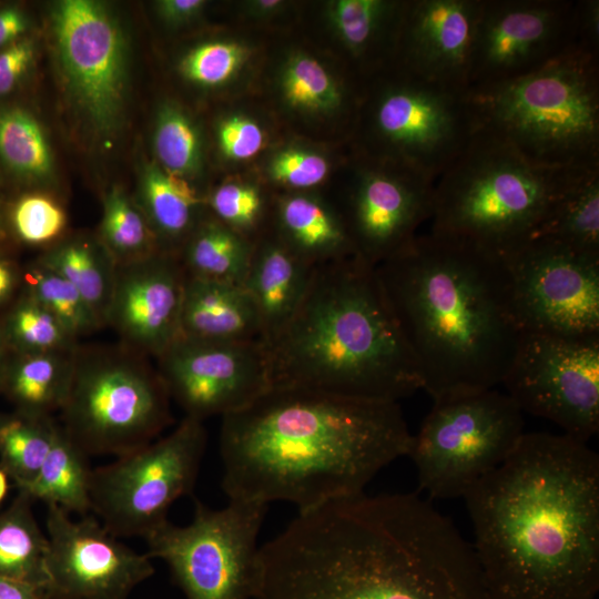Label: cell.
<instances>
[{
	"label": "cell",
	"instance_id": "cell-23",
	"mask_svg": "<svg viewBox=\"0 0 599 599\" xmlns=\"http://www.w3.org/2000/svg\"><path fill=\"white\" fill-rule=\"evenodd\" d=\"M272 222V233L313 267L356 256L337 207L317 194L280 195L273 203Z\"/></svg>",
	"mask_w": 599,
	"mask_h": 599
},
{
	"label": "cell",
	"instance_id": "cell-37",
	"mask_svg": "<svg viewBox=\"0 0 599 599\" xmlns=\"http://www.w3.org/2000/svg\"><path fill=\"white\" fill-rule=\"evenodd\" d=\"M28 296L47 308L77 339L103 325L79 291L64 277L39 264L24 274Z\"/></svg>",
	"mask_w": 599,
	"mask_h": 599
},
{
	"label": "cell",
	"instance_id": "cell-11",
	"mask_svg": "<svg viewBox=\"0 0 599 599\" xmlns=\"http://www.w3.org/2000/svg\"><path fill=\"white\" fill-rule=\"evenodd\" d=\"M213 509L195 501L185 526L166 520L145 537L186 599H254L257 537L267 510L258 501L229 499Z\"/></svg>",
	"mask_w": 599,
	"mask_h": 599
},
{
	"label": "cell",
	"instance_id": "cell-39",
	"mask_svg": "<svg viewBox=\"0 0 599 599\" xmlns=\"http://www.w3.org/2000/svg\"><path fill=\"white\" fill-rule=\"evenodd\" d=\"M154 148L159 161L170 173L185 179L201 166L200 132L191 118L174 104H165L159 112Z\"/></svg>",
	"mask_w": 599,
	"mask_h": 599
},
{
	"label": "cell",
	"instance_id": "cell-48",
	"mask_svg": "<svg viewBox=\"0 0 599 599\" xmlns=\"http://www.w3.org/2000/svg\"><path fill=\"white\" fill-rule=\"evenodd\" d=\"M0 599H50V593L30 582L0 577Z\"/></svg>",
	"mask_w": 599,
	"mask_h": 599
},
{
	"label": "cell",
	"instance_id": "cell-53",
	"mask_svg": "<svg viewBox=\"0 0 599 599\" xmlns=\"http://www.w3.org/2000/svg\"><path fill=\"white\" fill-rule=\"evenodd\" d=\"M3 331L0 327V380L2 378Z\"/></svg>",
	"mask_w": 599,
	"mask_h": 599
},
{
	"label": "cell",
	"instance_id": "cell-3",
	"mask_svg": "<svg viewBox=\"0 0 599 599\" xmlns=\"http://www.w3.org/2000/svg\"><path fill=\"white\" fill-rule=\"evenodd\" d=\"M412 437L397 402L271 386L222 417V488L229 499L308 510L364 493Z\"/></svg>",
	"mask_w": 599,
	"mask_h": 599
},
{
	"label": "cell",
	"instance_id": "cell-54",
	"mask_svg": "<svg viewBox=\"0 0 599 599\" xmlns=\"http://www.w3.org/2000/svg\"><path fill=\"white\" fill-rule=\"evenodd\" d=\"M0 231H1V216H0Z\"/></svg>",
	"mask_w": 599,
	"mask_h": 599
},
{
	"label": "cell",
	"instance_id": "cell-17",
	"mask_svg": "<svg viewBox=\"0 0 599 599\" xmlns=\"http://www.w3.org/2000/svg\"><path fill=\"white\" fill-rule=\"evenodd\" d=\"M170 398L202 420L237 412L271 387L260 341L229 342L179 335L156 358Z\"/></svg>",
	"mask_w": 599,
	"mask_h": 599
},
{
	"label": "cell",
	"instance_id": "cell-52",
	"mask_svg": "<svg viewBox=\"0 0 599 599\" xmlns=\"http://www.w3.org/2000/svg\"><path fill=\"white\" fill-rule=\"evenodd\" d=\"M9 476L7 473L0 467V502L6 497L9 488L8 484Z\"/></svg>",
	"mask_w": 599,
	"mask_h": 599
},
{
	"label": "cell",
	"instance_id": "cell-47",
	"mask_svg": "<svg viewBox=\"0 0 599 599\" xmlns=\"http://www.w3.org/2000/svg\"><path fill=\"white\" fill-rule=\"evenodd\" d=\"M205 3L203 0H162L158 2V10L166 23L181 26L199 16Z\"/></svg>",
	"mask_w": 599,
	"mask_h": 599
},
{
	"label": "cell",
	"instance_id": "cell-14",
	"mask_svg": "<svg viewBox=\"0 0 599 599\" xmlns=\"http://www.w3.org/2000/svg\"><path fill=\"white\" fill-rule=\"evenodd\" d=\"M505 260L520 333L599 337V258L538 237Z\"/></svg>",
	"mask_w": 599,
	"mask_h": 599
},
{
	"label": "cell",
	"instance_id": "cell-20",
	"mask_svg": "<svg viewBox=\"0 0 599 599\" xmlns=\"http://www.w3.org/2000/svg\"><path fill=\"white\" fill-rule=\"evenodd\" d=\"M480 8L481 0L406 1L392 68L468 91Z\"/></svg>",
	"mask_w": 599,
	"mask_h": 599
},
{
	"label": "cell",
	"instance_id": "cell-27",
	"mask_svg": "<svg viewBox=\"0 0 599 599\" xmlns=\"http://www.w3.org/2000/svg\"><path fill=\"white\" fill-rule=\"evenodd\" d=\"M74 351L20 354L10 365L1 380L4 379L20 414L50 417L62 408L71 383Z\"/></svg>",
	"mask_w": 599,
	"mask_h": 599
},
{
	"label": "cell",
	"instance_id": "cell-43",
	"mask_svg": "<svg viewBox=\"0 0 599 599\" xmlns=\"http://www.w3.org/2000/svg\"><path fill=\"white\" fill-rule=\"evenodd\" d=\"M11 217L18 236L32 245L53 242L67 224V215L61 205L41 193L22 196L16 203Z\"/></svg>",
	"mask_w": 599,
	"mask_h": 599
},
{
	"label": "cell",
	"instance_id": "cell-49",
	"mask_svg": "<svg viewBox=\"0 0 599 599\" xmlns=\"http://www.w3.org/2000/svg\"><path fill=\"white\" fill-rule=\"evenodd\" d=\"M24 14L16 8L0 10V47L9 45L27 29Z\"/></svg>",
	"mask_w": 599,
	"mask_h": 599
},
{
	"label": "cell",
	"instance_id": "cell-2",
	"mask_svg": "<svg viewBox=\"0 0 599 599\" xmlns=\"http://www.w3.org/2000/svg\"><path fill=\"white\" fill-rule=\"evenodd\" d=\"M494 599H593L599 456L566 434L524 433L463 496Z\"/></svg>",
	"mask_w": 599,
	"mask_h": 599
},
{
	"label": "cell",
	"instance_id": "cell-41",
	"mask_svg": "<svg viewBox=\"0 0 599 599\" xmlns=\"http://www.w3.org/2000/svg\"><path fill=\"white\" fill-rule=\"evenodd\" d=\"M251 55L250 48L238 41L204 42L189 51L180 63L182 74L202 87H220L232 80Z\"/></svg>",
	"mask_w": 599,
	"mask_h": 599
},
{
	"label": "cell",
	"instance_id": "cell-18",
	"mask_svg": "<svg viewBox=\"0 0 599 599\" xmlns=\"http://www.w3.org/2000/svg\"><path fill=\"white\" fill-rule=\"evenodd\" d=\"M50 598L128 599L154 573L151 558L110 534L93 517L73 520L55 505H47Z\"/></svg>",
	"mask_w": 599,
	"mask_h": 599
},
{
	"label": "cell",
	"instance_id": "cell-1",
	"mask_svg": "<svg viewBox=\"0 0 599 599\" xmlns=\"http://www.w3.org/2000/svg\"><path fill=\"white\" fill-rule=\"evenodd\" d=\"M254 599H494L473 545L417 494L362 493L258 548Z\"/></svg>",
	"mask_w": 599,
	"mask_h": 599
},
{
	"label": "cell",
	"instance_id": "cell-12",
	"mask_svg": "<svg viewBox=\"0 0 599 599\" xmlns=\"http://www.w3.org/2000/svg\"><path fill=\"white\" fill-rule=\"evenodd\" d=\"M206 446L203 422L185 416L166 436L91 471V510L115 537H148L190 495Z\"/></svg>",
	"mask_w": 599,
	"mask_h": 599
},
{
	"label": "cell",
	"instance_id": "cell-50",
	"mask_svg": "<svg viewBox=\"0 0 599 599\" xmlns=\"http://www.w3.org/2000/svg\"><path fill=\"white\" fill-rule=\"evenodd\" d=\"M286 2L281 0H252L243 4L244 13L254 19H268L280 13Z\"/></svg>",
	"mask_w": 599,
	"mask_h": 599
},
{
	"label": "cell",
	"instance_id": "cell-22",
	"mask_svg": "<svg viewBox=\"0 0 599 599\" xmlns=\"http://www.w3.org/2000/svg\"><path fill=\"white\" fill-rule=\"evenodd\" d=\"M313 270L272 232L262 234L254 242L243 287L258 311L263 345L272 341L293 316Z\"/></svg>",
	"mask_w": 599,
	"mask_h": 599
},
{
	"label": "cell",
	"instance_id": "cell-6",
	"mask_svg": "<svg viewBox=\"0 0 599 599\" xmlns=\"http://www.w3.org/2000/svg\"><path fill=\"white\" fill-rule=\"evenodd\" d=\"M597 170L536 164L479 130L435 181L429 232L507 257L537 238L564 196Z\"/></svg>",
	"mask_w": 599,
	"mask_h": 599
},
{
	"label": "cell",
	"instance_id": "cell-38",
	"mask_svg": "<svg viewBox=\"0 0 599 599\" xmlns=\"http://www.w3.org/2000/svg\"><path fill=\"white\" fill-rule=\"evenodd\" d=\"M3 334L20 354L73 352L78 347V339L28 295L10 313Z\"/></svg>",
	"mask_w": 599,
	"mask_h": 599
},
{
	"label": "cell",
	"instance_id": "cell-51",
	"mask_svg": "<svg viewBox=\"0 0 599 599\" xmlns=\"http://www.w3.org/2000/svg\"><path fill=\"white\" fill-rule=\"evenodd\" d=\"M18 283V272L6 260L0 258V303L7 301Z\"/></svg>",
	"mask_w": 599,
	"mask_h": 599
},
{
	"label": "cell",
	"instance_id": "cell-55",
	"mask_svg": "<svg viewBox=\"0 0 599 599\" xmlns=\"http://www.w3.org/2000/svg\"><path fill=\"white\" fill-rule=\"evenodd\" d=\"M50 599H61V598H50Z\"/></svg>",
	"mask_w": 599,
	"mask_h": 599
},
{
	"label": "cell",
	"instance_id": "cell-30",
	"mask_svg": "<svg viewBox=\"0 0 599 599\" xmlns=\"http://www.w3.org/2000/svg\"><path fill=\"white\" fill-rule=\"evenodd\" d=\"M82 453L57 424L49 453L37 476L19 491L32 500L55 505L68 512L91 510V471Z\"/></svg>",
	"mask_w": 599,
	"mask_h": 599
},
{
	"label": "cell",
	"instance_id": "cell-28",
	"mask_svg": "<svg viewBox=\"0 0 599 599\" xmlns=\"http://www.w3.org/2000/svg\"><path fill=\"white\" fill-rule=\"evenodd\" d=\"M253 244L210 215L189 235L177 258L186 276L243 285Z\"/></svg>",
	"mask_w": 599,
	"mask_h": 599
},
{
	"label": "cell",
	"instance_id": "cell-9",
	"mask_svg": "<svg viewBox=\"0 0 599 599\" xmlns=\"http://www.w3.org/2000/svg\"><path fill=\"white\" fill-rule=\"evenodd\" d=\"M524 427V413L495 388L434 400L407 454L419 488L435 499L463 497L510 455Z\"/></svg>",
	"mask_w": 599,
	"mask_h": 599
},
{
	"label": "cell",
	"instance_id": "cell-45",
	"mask_svg": "<svg viewBox=\"0 0 599 599\" xmlns=\"http://www.w3.org/2000/svg\"><path fill=\"white\" fill-rule=\"evenodd\" d=\"M34 57L30 40H17L0 51V95L10 92L28 71Z\"/></svg>",
	"mask_w": 599,
	"mask_h": 599
},
{
	"label": "cell",
	"instance_id": "cell-7",
	"mask_svg": "<svg viewBox=\"0 0 599 599\" xmlns=\"http://www.w3.org/2000/svg\"><path fill=\"white\" fill-rule=\"evenodd\" d=\"M477 131L548 167L599 169V55L573 48L539 69L469 89Z\"/></svg>",
	"mask_w": 599,
	"mask_h": 599
},
{
	"label": "cell",
	"instance_id": "cell-35",
	"mask_svg": "<svg viewBox=\"0 0 599 599\" xmlns=\"http://www.w3.org/2000/svg\"><path fill=\"white\" fill-rule=\"evenodd\" d=\"M57 423L20 414L0 420V467L18 488L39 473L52 444Z\"/></svg>",
	"mask_w": 599,
	"mask_h": 599
},
{
	"label": "cell",
	"instance_id": "cell-36",
	"mask_svg": "<svg viewBox=\"0 0 599 599\" xmlns=\"http://www.w3.org/2000/svg\"><path fill=\"white\" fill-rule=\"evenodd\" d=\"M0 158L20 175L42 180L52 169V156L37 120L18 108L0 110Z\"/></svg>",
	"mask_w": 599,
	"mask_h": 599
},
{
	"label": "cell",
	"instance_id": "cell-13",
	"mask_svg": "<svg viewBox=\"0 0 599 599\" xmlns=\"http://www.w3.org/2000/svg\"><path fill=\"white\" fill-rule=\"evenodd\" d=\"M501 384L522 413L587 443L599 429V337L520 333Z\"/></svg>",
	"mask_w": 599,
	"mask_h": 599
},
{
	"label": "cell",
	"instance_id": "cell-34",
	"mask_svg": "<svg viewBox=\"0 0 599 599\" xmlns=\"http://www.w3.org/2000/svg\"><path fill=\"white\" fill-rule=\"evenodd\" d=\"M99 240L116 265L162 253L143 211L120 187H113L103 199Z\"/></svg>",
	"mask_w": 599,
	"mask_h": 599
},
{
	"label": "cell",
	"instance_id": "cell-16",
	"mask_svg": "<svg viewBox=\"0 0 599 599\" xmlns=\"http://www.w3.org/2000/svg\"><path fill=\"white\" fill-rule=\"evenodd\" d=\"M573 48L575 1L481 0L468 90L517 79Z\"/></svg>",
	"mask_w": 599,
	"mask_h": 599
},
{
	"label": "cell",
	"instance_id": "cell-46",
	"mask_svg": "<svg viewBox=\"0 0 599 599\" xmlns=\"http://www.w3.org/2000/svg\"><path fill=\"white\" fill-rule=\"evenodd\" d=\"M577 48L599 55V0L575 1Z\"/></svg>",
	"mask_w": 599,
	"mask_h": 599
},
{
	"label": "cell",
	"instance_id": "cell-21",
	"mask_svg": "<svg viewBox=\"0 0 599 599\" xmlns=\"http://www.w3.org/2000/svg\"><path fill=\"white\" fill-rule=\"evenodd\" d=\"M185 274L177 256L156 253L116 265L106 325L122 345L158 358L180 335Z\"/></svg>",
	"mask_w": 599,
	"mask_h": 599
},
{
	"label": "cell",
	"instance_id": "cell-29",
	"mask_svg": "<svg viewBox=\"0 0 599 599\" xmlns=\"http://www.w3.org/2000/svg\"><path fill=\"white\" fill-rule=\"evenodd\" d=\"M38 263L69 281L106 325L116 264L100 240H68L48 250Z\"/></svg>",
	"mask_w": 599,
	"mask_h": 599
},
{
	"label": "cell",
	"instance_id": "cell-40",
	"mask_svg": "<svg viewBox=\"0 0 599 599\" xmlns=\"http://www.w3.org/2000/svg\"><path fill=\"white\" fill-rule=\"evenodd\" d=\"M205 205L217 221L254 243L266 220L268 202L254 183L226 181L205 199Z\"/></svg>",
	"mask_w": 599,
	"mask_h": 599
},
{
	"label": "cell",
	"instance_id": "cell-15",
	"mask_svg": "<svg viewBox=\"0 0 599 599\" xmlns=\"http://www.w3.org/2000/svg\"><path fill=\"white\" fill-rule=\"evenodd\" d=\"M59 63L67 85L93 128L112 133L122 115L126 48L123 33L100 3L64 0L52 11Z\"/></svg>",
	"mask_w": 599,
	"mask_h": 599
},
{
	"label": "cell",
	"instance_id": "cell-25",
	"mask_svg": "<svg viewBox=\"0 0 599 599\" xmlns=\"http://www.w3.org/2000/svg\"><path fill=\"white\" fill-rule=\"evenodd\" d=\"M405 4L392 0L329 1L328 26L352 61L362 65L388 62L393 67Z\"/></svg>",
	"mask_w": 599,
	"mask_h": 599
},
{
	"label": "cell",
	"instance_id": "cell-24",
	"mask_svg": "<svg viewBox=\"0 0 599 599\" xmlns=\"http://www.w3.org/2000/svg\"><path fill=\"white\" fill-rule=\"evenodd\" d=\"M180 335L206 341L262 342V324L243 285L185 275Z\"/></svg>",
	"mask_w": 599,
	"mask_h": 599
},
{
	"label": "cell",
	"instance_id": "cell-31",
	"mask_svg": "<svg viewBox=\"0 0 599 599\" xmlns=\"http://www.w3.org/2000/svg\"><path fill=\"white\" fill-rule=\"evenodd\" d=\"M32 499L24 493L0 512V577L22 580L49 591V540L39 527Z\"/></svg>",
	"mask_w": 599,
	"mask_h": 599
},
{
	"label": "cell",
	"instance_id": "cell-32",
	"mask_svg": "<svg viewBox=\"0 0 599 599\" xmlns=\"http://www.w3.org/2000/svg\"><path fill=\"white\" fill-rule=\"evenodd\" d=\"M278 88L283 101L303 114L329 116L342 113L349 105L344 83L304 52H295L284 61Z\"/></svg>",
	"mask_w": 599,
	"mask_h": 599
},
{
	"label": "cell",
	"instance_id": "cell-42",
	"mask_svg": "<svg viewBox=\"0 0 599 599\" xmlns=\"http://www.w3.org/2000/svg\"><path fill=\"white\" fill-rule=\"evenodd\" d=\"M331 163L314 150L290 146L276 152L267 164L271 181L292 192H308L324 183Z\"/></svg>",
	"mask_w": 599,
	"mask_h": 599
},
{
	"label": "cell",
	"instance_id": "cell-26",
	"mask_svg": "<svg viewBox=\"0 0 599 599\" xmlns=\"http://www.w3.org/2000/svg\"><path fill=\"white\" fill-rule=\"evenodd\" d=\"M140 207L149 221L160 251L177 256L182 245L203 219L205 199L186 179L151 164L141 181Z\"/></svg>",
	"mask_w": 599,
	"mask_h": 599
},
{
	"label": "cell",
	"instance_id": "cell-33",
	"mask_svg": "<svg viewBox=\"0 0 599 599\" xmlns=\"http://www.w3.org/2000/svg\"><path fill=\"white\" fill-rule=\"evenodd\" d=\"M538 237L599 258V170L564 196Z\"/></svg>",
	"mask_w": 599,
	"mask_h": 599
},
{
	"label": "cell",
	"instance_id": "cell-10",
	"mask_svg": "<svg viewBox=\"0 0 599 599\" xmlns=\"http://www.w3.org/2000/svg\"><path fill=\"white\" fill-rule=\"evenodd\" d=\"M393 69L368 100V154L435 182L477 132L468 91L430 83Z\"/></svg>",
	"mask_w": 599,
	"mask_h": 599
},
{
	"label": "cell",
	"instance_id": "cell-4",
	"mask_svg": "<svg viewBox=\"0 0 599 599\" xmlns=\"http://www.w3.org/2000/svg\"><path fill=\"white\" fill-rule=\"evenodd\" d=\"M376 272L433 400L501 384L520 334L505 257L429 232Z\"/></svg>",
	"mask_w": 599,
	"mask_h": 599
},
{
	"label": "cell",
	"instance_id": "cell-44",
	"mask_svg": "<svg viewBox=\"0 0 599 599\" xmlns=\"http://www.w3.org/2000/svg\"><path fill=\"white\" fill-rule=\"evenodd\" d=\"M217 142L221 153L227 160L246 161L261 152L266 134L254 119L244 114H232L220 122Z\"/></svg>",
	"mask_w": 599,
	"mask_h": 599
},
{
	"label": "cell",
	"instance_id": "cell-5",
	"mask_svg": "<svg viewBox=\"0 0 599 599\" xmlns=\"http://www.w3.org/2000/svg\"><path fill=\"white\" fill-rule=\"evenodd\" d=\"M264 347L271 386L397 403L422 389L376 266L358 256L315 266L293 316Z\"/></svg>",
	"mask_w": 599,
	"mask_h": 599
},
{
	"label": "cell",
	"instance_id": "cell-19",
	"mask_svg": "<svg viewBox=\"0 0 599 599\" xmlns=\"http://www.w3.org/2000/svg\"><path fill=\"white\" fill-rule=\"evenodd\" d=\"M338 211L356 256L377 266L430 220L435 182L394 162L369 155L354 172Z\"/></svg>",
	"mask_w": 599,
	"mask_h": 599
},
{
	"label": "cell",
	"instance_id": "cell-8",
	"mask_svg": "<svg viewBox=\"0 0 599 599\" xmlns=\"http://www.w3.org/2000/svg\"><path fill=\"white\" fill-rule=\"evenodd\" d=\"M60 425L87 456L120 457L150 443L172 422L170 395L142 356L125 346L78 345Z\"/></svg>",
	"mask_w": 599,
	"mask_h": 599
}]
</instances>
